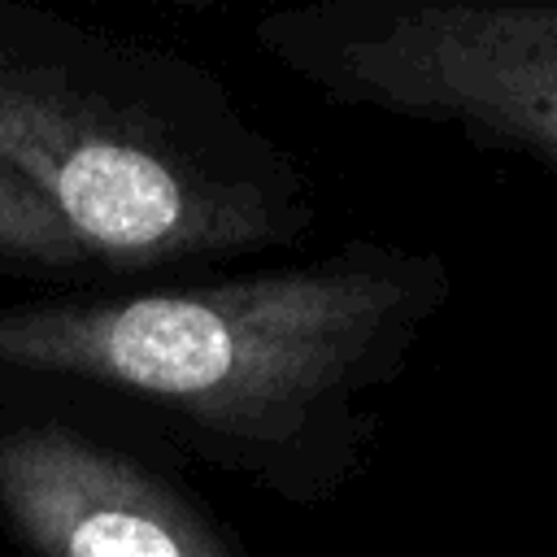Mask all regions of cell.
<instances>
[{
	"label": "cell",
	"mask_w": 557,
	"mask_h": 557,
	"mask_svg": "<svg viewBox=\"0 0 557 557\" xmlns=\"http://www.w3.org/2000/svg\"><path fill=\"white\" fill-rule=\"evenodd\" d=\"M448 296L435 252L348 244L218 283L0 305V383L104 400L178 453L322 500Z\"/></svg>",
	"instance_id": "obj_1"
},
{
	"label": "cell",
	"mask_w": 557,
	"mask_h": 557,
	"mask_svg": "<svg viewBox=\"0 0 557 557\" xmlns=\"http://www.w3.org/2000/svg\"><path fill=\"white\" fill-rule=\"evenodd\" d=\"M0 170L87 261L148 270L296 239L309 183L187 57L0 0Z\"/></svg>",
	"instance_id": "obj_2"
},
{
	"label": "cell",
	"mask_w": 557,
	"mask_h": 557,
	"mask_svg": "<svg viewBox=\"0 0 557 557\" xmlns=\"http://www.w3.org/2000/svg\"><path fill=\"white\" fill-rule=\"evenodd\" d=\"M257 44L335 104L453 126L557 178V0H313Z\"/></svg>",
	"instance_id": "obj_3"
},
{
	"label": "cell",
	"mask_w": 557,
	"mask_h": 557,
	"mask_svg": "<svg viewBox=\"0 0 557 557\" xmlns=\"http://www.w3.org/2000/svg\"><path fill=\"white\" fill-rule=\"evenodd\" d=\"M0 418V518L35 557H248L152 461L48 413Z\"/></svg>",
	"instance_id": "obj_4"
},
{
	"label": "cell",
	"mask_w": 557,
	"mask_h": 557,
	"mask_svg": "<svg viewBox=\"0 0 557 557\" xmlns=\"http://www.w3.org/2000/svg\"><path fill=\"white\" fill-rule=\"evenodd\" d=\"M87 252L57 213L0 170V270H78Z\"/></svg>",
	"instance_id": "obj_5"
}]
</instances>
